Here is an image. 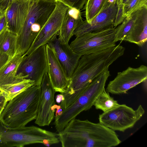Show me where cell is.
Here are the masks:
<instances>
[{
  "label": "cell",
  "mask_w": 147,
  "mask_h": 147,
  "mask_svg": "<svg viewBox=\"0 0 147 147\" xmlns=\"http://www.w3.org/2000/svg\"><path fill=\"white\" fill-rule=\"evenodd\" d=\"M119 44L96 53L82 55L74 70L59 105L64 109L74 102L98 76L124 53Z\"/></svg>",
  "instance_id": "1"
},
{
  "label": "cell",
  "mask_w": 147,
  "mask_h": 147,
  "mask_svg": "<svg viewBox=\"0 0 147 147\" xmlns=\"http://www.w3.org/2000/svg\"><path fill=\"white\" fill-rule=\"evenodd\" d=\"M65 147H112L121 142L115 131L100 123L74 118L60 133Z\"/></svg>",
  "instance_id": "2"
},
{
  "label": "cell",
  "mask_w": 147,
  "mask_h": 147,
  "mask_svg": "<svg viewBox=\"0 0 147 147\" xmlns=\"http://www.w3.org/2000/svg\"><path fill=\"white\" fill-rule=\"evenodd\" d=\"M40 86L33 85L7 102L0 115L6 127L25 126L36 118L40 95Z\"/></svg>",
  "instance_id": "3"
},
{
  "label": "cell",
  "mask_w": 147,
  "mask_h": 147,
  "mask_svg": "<svg viewBox=\"0 0 147 147\" xmlns=\"http://www.w3.org/2000/svg\"><path fill=\"white\" fill-rule=\"evenodd\" d=\"M56 1L30 0L27 14L18 37L17 54L24 55L54 10Z\"/></svg>",
  "instance_id": "4"
},
{
  "label": "cell",
  "mask_w": 147,
  "mask_h": 147,
  "mask_svg": "<svg viewBox=\"0 0 147 147\" xmlns=\"http://www.w3.org/2000/svg\"><path fill=\"white\" fill-rule=\"evenodd\" d=\"M110 74L107 69L96 77L72 104L55 116L54 124L58 133L62 131L70 121L82 112L90 109L93 106L96 98L105 89Z\"/></svg>",
  "instance_id": "5"
},
{
  "label": "cell",
  "mask_w": 147,
  "mask_h": 147,
  "mask_svg": "<svg viewBox=\"0 0 147 147\" xmlns=\"http://www.w3.org/2000/svg\"><path fill=\"white\" fill-rule=\"evenodd\" d=\"M2 147H22L36 143L47 146L59 143L58 134L34 126L7 128L1 139Z\"/></svg>",
  "instance_id": "6"
},
{
  "label": "cell",
  "mask_w": 147,
  "mask_h": 147,
  "mask_svg": "<svg viewBox=\"0 0 147 147\" xmlns=\"http://www.w3.org/2000/svg\"><path fill=\"white\" fill-rule=\"evenodd\" d=\"M145 110L140 105L135 110L125 104L100 114L99 123L114 131L124 132L132 128L143 116Z\"/></svg>",
  "instance_id": "7"
},
{
  "label": "cell",
  "mask_w": 147,
  "mask_h": 147,
  "mask_svg": "<svg viewBox=\"0 0 147 147\" xmlns=\"http://www.w3.org/2000/svg\"><path fill=\"white\" fill-rule=\"evenodd\" d=\"M115 29L113 27L98 32L85 34L76 37L69 45L75 52L81 55L115 47Z\"/></svg>",
  "instance_id": "8"
},
{
  "label": "cell",
  "mask_w": 147,
  "mask_h": 147,
  "mask_svg": "<svg viewBox=\"0 0 147 147\" xmlns=\"http://www.w3.org/2000/svg\"><path fill=\"white\" fill-rule=\"evenodd\" d=\"M46 45L40 47L30 54L23 55L17 74H20L25 79L40 86L43 77L48 72Z\"/></svg>",
  "instance_id": "9"
},
{
  "label": "cell",
  "mask_w": 147,
  "mask_h": 147,
  "mask_svg": "<svg viewBox=\"0 0 147 147\" xmlns=\"http://www.w3.org/2000/svg\"><path fill=\"white\" fill-rule=\"evenodd\" d=\"M69 7L57 1L53 13L24 55L30 54L40 46L46 45L58 35Z\"/></svg>",
  "instance_id": "10"
},
{
  "label": "cell",
  "mask_w": 147,
  "mask_h": 147,
  "mask_svg": "<svg viewBox=\"0 0 147 147\" xmlns=\"http://www.w3.org/2000/svg\"><path fill=\"white\" fill-rule=\"evenodd\" d=\"M116 0H107L100 12L89 23L83 20L73 33L76 37L89 32H97L114 27L118 10Z\"/></svg>",
  "instance_id": "11"
},
{
  "label": "cell",
  "mask_w": 147,
  "mask_h": 147,
  "mask_svg": "<svg viewBox=\"0 0 147 147\" xmlns=\"http://www.w3.org/2000/svg\"><path fill=\"white\" fill-rule=\"evenodd\" d=\"M147 67L142 65L137 68L128 67L119 72L115 78L110 81L106 91L114 94H126L130 89L146 81Z\"/></svg>",
  "instance_id": "12"
},
{
  "label": "cell",
  "mask_w": 147,
  "mask_h": 147,
  "mask_svg": "<svg viewBox=\"0 0 147 147\" xmlns=\"http://www.w3.org/2000/svg\"><path fill=\"white\" fill-rule=\"evenodd\" d=\"M41 92L37 115L35 123L40 126L49 125L56 111V92L50 82L48 73L45 74L40 85Z\"/></svg>",
  "instance_id": "13"
},
{
  "label": "cell",
  "mask_w": 147,
  "mask_h": 147,
  "mask_svg": "<svg viewBox=\"0 0 147 147\" xmlns=\"http://www.w3.org/2000/svg\"><path fill=\"white\" fill-rule=\"evenodd\" d=\"M48 44L53 50L69 80L81 55L74 52L69 43L56 37Z\"/></svg>",
  "instance_id": "14"
},
{
  "label": "cell",
  "mask_w": 147,
  "mask_h": 147,
  "mask_svg": "<svg viewBox=\"0 0 147 147\" xmlns=\"http://www.w3.org/2000/svg\"><path fill=\"white\" fill-rule=\"evenodd\" d=\"M30 0H10L5 9L7 26L18 36L28 11Z\"/></svg>",
  "instance_id": "15"
},
{
  "label": "cell",
  "mask_w": 147,
  "mask_h": 147,
  "mask_svg": "<svg viewBox=\"0 0 147 147\" xmlns=\"http://www.w3.org/2000/svg\"><path fill=\"white\" fill-rule=\"evenodd\" d=\"M48 62V74L50 82L55 92L64 93L69 80L53 49L46 44Z\"/></svg>",
  "instance_id": "16"
},
{
  "label": "cell",
  "mask_w": 147,
  "mask_h": 147,
  "mask_svg": "<svg viewBox=\"0 0 147 147\" xmlns=\"http://www.w3.org/2000/svg\"><path fill=\"white\" fill-rule=\"evenodd\" d=\"M147 39V6L138 10L137 18L131 30L123 41L142 47Z\"/></svg>",
  "instance_id": "17"
},
{
  "label": "cell",
  "mask_w": 147,
  "mask_h": 147,
  "mask_svg": "<svg viewBox=\"0 0 147 147\" xmlns=\"http://www.w3.org/2000/svg\"><path fill=\"white\" fill-rule=\"evenodd\" d=\"M82 20L80 10L69 7L58 35L60 40L69 43L74 31Z\"/></svg>",
  "instance_id": "18"
},
{
  "label": "cell",
  "mask_w": 147,
  "mask_h": 147,
  "mask_svg": "<svg viewBox=\"0 0 147 147\" xmlns=\"http://www.w3.org/2000/svg\"><path fill=\"white\" fill-rule=\"evenodd\" d=\"M18 37L7 26L0 33V53L13 58L17 55Z\"/></svg>",
  "instance_id": "19"
},
{
  "label": "cell",
  "mask_w": 147,
  "mask_h": 147,
  "mask_svg": "<svg viewBox=\"0 0 147 147\" xmlns=\"http://www.w3.org/2000/svg\"><path fill=\"white\" fill-rule=\"evenodd\" d=\"M138 10L132 13L129 16L125 17L122 22L115 28L114 41L115 42L119 41H123L130 32L137 18Z\"/></svg>",
  "instance_id": "20"
},
{
  "label": "cell",
  "mask_w": 147,
  "mask_h": 147,
  "mask_svg": "<svg viewBox=\"0 0 147 147\" xmlns=\"http://www.w3.org/2000/svg\"><path fill=\"white\" fill-rule=\"evenodd\" d=\"M119 104L105 89L96 98L93 106L96 109L100 110L104 112L115 108Z\"/></svg>",
  "instance_id": "21"
},
{
  "label": "cell",
  "mask_w": 147,
  "mask_h": 147,
  "mask_svg": "<svg viewBox=\"0 0 147 147\" xmlns=\"http://www.w3.org/2000/svg\"><path fill=\"white\" fill-rule=\"evenodd\" d=\"M107 0H88L85 5L86 20L90 22L101 11Z\"/></svg>",
  "instance_id": "22"
},
{
  "label": "cell",
  "mask_w": 147,
  "mask_h": 147,
  "mask_svg": "<svg viewBox=\"0 0 147 147\" xmlns=\"http://www.w3.org/2000/svg\"><path fill=\"white\" fill-rule=\"evenodd\" d=\"M144 6H147V0H128L123 5V16H128Z\"/></svg>",
  "instance_id": "23"
},
{
  "label": "cell",
  "mask_w": 147,
  "mask_h": 147,
  "mask_svg": "<svg viewBox=\"0 0 147 147\" xmlns=\"http://www.w3.org/2000/svg\"><path fill=\"white\" fill-rule=\"evenodd\" d=\"M88 0H57L69 7L74 8L80 10L86 5Z\"/></svg>",
  "instance_id": "24"
},
{
  "label": "cell",
  "mask_w": 147,
  "mask_h": 147,
  "mask_svg": "<svg viewBox=\"0 0 147 147\" xmlns=\"http://www.w3.org/2000/svg\"><path fill=\"white\" fill-rule=\"evenodd\" d=\"M118 6V10L116 15L114 24V26L116 27L121 24L125 17L123 16V5Z\"/></svg>",
  "instance_id": "25"
},
{
  "label": "cell",
  "mask_w": 147,
  "mask_h": 147,
  "mask_svg": "<svg viewBox=\"0 0 147 147\" xmlns=\"http://www.w3.org/2000/svg\"><path fill=\"white\" fill-rule=\"evenodd\" d=\"M11 59L7 55L0 53V70Z\"/></svg>",
  "instance_id": "26"
},
{
  "label": "cell",
  "mask_w": 147,
  "mask_h": 147,
  "mask_svg": "<svg viewBox=\"0 0 147 147\" xmlns=\"http://www.w3.org/2000/svg\"><path fill=\"white\" fill-rule=\"evenodd\" d=\"M7 26L5 11V13L0 18V33Z\"/></svg>",
  "instance_id": "27"
},
{
  "label": "cell",
  "mask_w": 147,
  "mask_h": 147,
  "mask_svg": "<svg viewBox=\"0 0 147 147\" xmlns=\"http://www.w3.org/2000/svg\"><path fill=\"white\" fill-rule=\"evenodd\" d=\"M7 102L4 96L0 95V115Z\"/></svg>",
  "instance_id": "28"
},
{
  "label": "cell",
  "mask_w": 147,
  "mask_h": 147,
  "mask_svg": "<svg viewBox=\"0 0 147 147\" xmlns=\"http://www.w3.org/2000/svg\"><path fill=\"white\" fill-rule=\"evenodd\" d=\"M10 0H0V8L3 10H5Z\"/></svg>",
  "instance_id": "29"
},
{
  "label": "cell",
  "mask_w": 147,
  "mask_h": 147,
  "mask_svg": "<svg viewBox=\"0 0 147 147\" xmlns=\"http://www.w3.org/2000/svg\"><path fill=\"white\" fill-rule=\"evenodd\" d=\"M6 127L0 121V147H2V144L1 142V136L2 133L6 130Z\"/></svg>",
  "instance_id": "30"
},
{
  "label": "cell",
  "mask_w": 147,
  "mask_h": 147,
  "mask_svg": "<svg viewBox=\"0 0 147 147\" xmlns=\"http://www.w3.org/2000/svg\"><path fill=\"white\" fill-rule=\"evenodd\" d=\"M57 96L56 101L57 102H61L63 100V96L61 94L58 95Z\"/></svg>",
  "instance_id": "31"
},
{
  "label": "cell",
  "mask_w": 147,
  "mask_h": 147,
  "mask_svg": "<svg viewBox=\"0 0 147 147\" xmlns=\"http://www.w3.org/2000/svg\"><path fill=\"white\" fill-rule=\"evenodd\" d=\"M128 0H117L118 5H123Z\"/></svg>",
  "instance_id": "32"
},
{
  "label": "cell",
  "mask_w": 147,
  "mask_h": 147,
  "mask_svg": "<svg viewBox=\"0 0 147 147\" xmlns=\"http://www.w3.org/2000/svg\"><path fill=\"white\" fill-rule=\"evenodd\" d=\"M5 12V10H3L0 8V18L3 16Z\"/></svg>",
  "instance_id": "33"
},
{
  "label": "cell",
  "mask_w": 147,
  "mask_h": 147,
  "mask_svg": "<svg viewBox=\"0 0 147 147\" xmlns=\"http://www.w3.org/2000/svg\"><path fill=\"white\" fill-rule=\"evenodd\" d=\"M55 0V1H57V0Z\"/></svg>",
  "instance_id": "34"
},
{
  "label": "cell",
  "mask_w": 147,
  "mask_h": 147,
  "mask_svg": "<svg viewBox=\"0 0 147 147\" xmlns=\"http://www.w3.org/2000/svg\"><path fill=\"white\" fill-rule=\"evenodd\" d=\"M116 0V1L117 0Z\"/></svg>",
  "instance_id": "35"
}]
</instances>
